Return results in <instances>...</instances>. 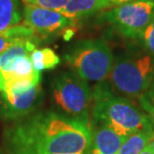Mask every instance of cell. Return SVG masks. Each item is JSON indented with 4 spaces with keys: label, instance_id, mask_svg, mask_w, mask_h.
<instances>
[{
    "label": "cell",
    "instance_id": "cell-1",
    "mask_svg": "<svg viewBox=\"0 0 154 154\" xmlns=\"http://www.w3.org/2000/svg\"><path fill=\"white\" fill-rule=\"evenodd\" d=\"M91 125L46 111L20 119L6 136L7 154H85Z\"/></svg>",
    "mask_w": 154,
    "mask_h": 154
},
{
    "label": "cell",
    "instance_id": "cell-2",
    "mask_svg": "<svg viewBox=\"0 0 154 154\" xmlns=\"http://www.w3.org/2000/svg\"><path fill=\"white\" fill-rule=\"evenodd\" d=\"M93 122L108 125L120 136L127 138L154 129L148 116L129 98L118 96L106 83L101 82L92 91Z\"/></svg>",
    "mask_w": 154,
    "mask_h": 154
},
{
    "label": "cell",
    "instance_id": "cell-3",
    "mask_svg": "<svg viewBox=\"0 0 154 154\" xmlns=\"http://www.w3.org/2000/svg\"><path fill=\"white\" fill-rule=\"evenodd\" d=\"M108 79L115 92L138 100L154 81V57L144 49L119 55Z\"/></svg>",
    "mask_w": 154,
    "mask_h": 154
},
{
    "label": "cell",
    "instance_id": "cell-4",
    "mask_svg": "<svg viewBox=\"0 0 154 154\" xmlns=\"http://www.w3.org/2000/svg\"><path fill=\"white\" fill-rule=\"evenodd\" d=\"M71 71L85 81L104 82L111 72L114 57L103 39H83L74 43L65 54Z\"/></svg>",
    "mask_w": 154,
    "mask_h": 154
},
{
    "label": "cell",
    "instance_id": "cell-5",
    "mask_svg": "<svg viewBox=\"0 0 154 154\" xmlns=\"http://www.w3.org/2000/svg\"><path fill=\"white\" fill-rule=\"evenodd\" d=\"M52 99L64 115L91 125L92 91L87 81L75 73L63 72L55 77L52 82Z\"/></svg>",
    "mask_w": 154,
    "mask_h": 154
},
{
    "label": "cell",
    "instance_id": "cell-6",
    "mask_svg": "<svg viewBox=\"0 0 154 154\" xmlns=\"http://www.w3.org/2000/svg\"><path fill=\"white\" fill-rule=\"evenodd\" d=\"M1 111L6 118L20 120L32 114L42 100L40 82L18 80L4 83L0 87Z\"/></svg>",
    "mask_w": 154,
    "mask_h": 154
},
{
    "label": "cell",
    "instance_id": "cell-7",
    "mask_svg": "<svg viewBox=\"0 0 154 154\" xmlns=\"http://www.w3.org/2000/svg\"><path fill=\"white\" fill-rule=\"evenodd\" d=\"M106 18L122 35L139 37L154 19V0H134L117 5L107 12Z\"/></svg>",
    "mask_w": 154,
    "mask_h": 154
},
{
    "label": "cell",
    "instance_id": "cell-8",
    "mask_svg": "<svg viewBox=\"0 0 154 154\" xmlns=\"http://www.w3.org/2000/svg\"><path fill=\"white\" fill-rule=\"evenodd\" d=\"M23 18L24 25L31 28L40 39L63 34L68 27L73 26L75 23L61 12L31 4L24 6Z\"/></svg>",
    "mask_w": 154,
    "mask_h": 154
},
{
    "label": "cell",
    "instance_id": "cell-9",
    "mask_svg": "<svg viewBox=\"0 0 154 154\" xmlns=\"http://www.w3.org/2000/svg\"><path fill=\"white\" fill-rule=\"evenodd\" d=\"M125 139L108 125L93 122V125H91L90 144L85 154H117Z\"/></svg>",
    "mask_w": 154,
    "mask_h": 154
},
{
    "label": "cell",
    "instance_id": "cell-10",
    "mask_svg": "<svg viewBox=\"0 0 154 154\" xmlns=\"http://www.w3.org/2000/svg\"><path fill=\"white\" fill-rule=\"evenodd\" d=\"M107 7V0H69L61 13L76 22Z\"/></svg>",
    "mask_w": 154,
    "mask_h": 154
},
{
    "label": "cell",
    "instance_id": "cell-11",
    "mask_svg": "<svg viewBox=\"0 0 154 154\" xmlns=\"http://www.w3.org/2000/svg\"><path fill=\"white\" fill-rule=\"evenodd\" d=\"M22 18L19 0H0V33L19 25Z\"/></svg>",
    "mask_w": 154,
    "mask_h": 154
},
{
    "label": "cell",
    "instance_id": "cell-12",
    "mask_svg": "<svg viewBox=\"0 0 154 154\" xmlns=\"http://www.w3.org/2000/svg\"><path fill=\"white\" fill-rule=\"evenodd\" d=\"M30 60L35 70L41 72L43 70L53 69L60 63L59 56L51 48L45 47L32 51L30 54Z\"/></svg>",
    "mask_w": 154,
    "mask_h": 154
},
{
    "label": "cell",
    "instance_id": "cell-13",
    "mask_svg": "<svg viewBox=\"0 0 154 154\" xmlns=\"http://www.w3.org/2000/svg\"><path fill=\"white\" fill-rule=\"evenodd\" d=\"M38 37L31 28L26 25H16L0 33V54L9 46L24 38Z\"/></svg>",
    "mask_w": 154,
    "mask_h": 154
},
{
    "label": "cell",
    "instance_id": "cell-14",
    "mask_svg": "<svg viewBox=\"0 0 154 154\" xmlns=\"http://www.w3.org/2000/svg\"><path fill=\"white\" fill-rule=\"evenodd\" d=\"M151 132H139L128 136L123 142L117 154H139L145 147L151 138Z\"/></svg>",
    "mask_w": 154,
    "mask_h": 154
},
{
    "label": "cell",
    "instance_id": "cell-15",
    "mask_svg": "<svg viewBox=\"0 0 154 154\" xmlns=\"http://www.w3.org/2000/svg\"><path fill=\"white\" fill-rule=\"evenodd\" d=\"M140 107L148 116L154 129V81L149 89L138 99Z\"/></svg>",
    "mask_w": 154,
    "mask_h": 154
},
{
    "label": "cell",
    "instance_id": "cell-16",
    "mask_svg": "<svg viewBox=\"0 0 154 154\" xmlns=\"http://www.w3.org/2000/svg\"><path fill=\"white\" fill-rule=\"evenodd\" d=\"M143 45V49L154 57V19L149 23V25L141 32L139 37Z\"/></svg>",
    "mask_w": 154,
    "mask_h": 154
},
{
    "label": "cell",
    "instance_id": "cell-17",
    "mask_svg": "<svg viewBox=\"0 0 154 154\" xmlns=\"http://www.w3.org/2000/svg\"><path fill=\"white\" fill-rule=\"evenodd\" d=\"M23 1L25 2V4H31L61 12L67 5L69 0H23Z\"/></svg>",
    "mask_w": 154,
    "mask_h": 154
},
{
    "label": "cell",
    "instance_id": "cell-18",
    "mask_svg": "<svg viewBox=\"0 0 154 154\" xmlns=\"http://www.w3.org/2000/svg\"><path fill=\"white\" fill-rule=\"evenodd\" d=\"M130 1H134V0H107V3H108V6H117Z\"/></svg>",
    "mask_w": 154,
    "mask_h": 154
},
{
    "label": "cell",
    "instance_id": "cell-19",
    "mask_svg": "<svg viewBox=\"0 0 154 154\" xmlns=\"http://www.w3.org/2000/svg\"><path fill=\"white\" fill-rule=\"evenodd\" d=\"M147 146H148L149 148L151 149V151L154 154V130H153V133L151 135V138H150V140H149V142H148V145H147Z\"/></svg>",
    "mask_w": 154,
    "mask_h": 154
},
{
    "label": "cell",
    "instance_id": "cell-20",
    "mask_svg": "<svg viewBox=\"0 0 154 154\" xmlns=\"http://www.w3.org/2000/svg\"><path fill=\"white\" fill-rule=\"evenodd\" d=\"M139 154H153V152L151 151V149H150L148 146H146L145 148H144Z\"/></svg>",
    "mask_w": 154,
    "mask_h": 154
}]
</instances>
